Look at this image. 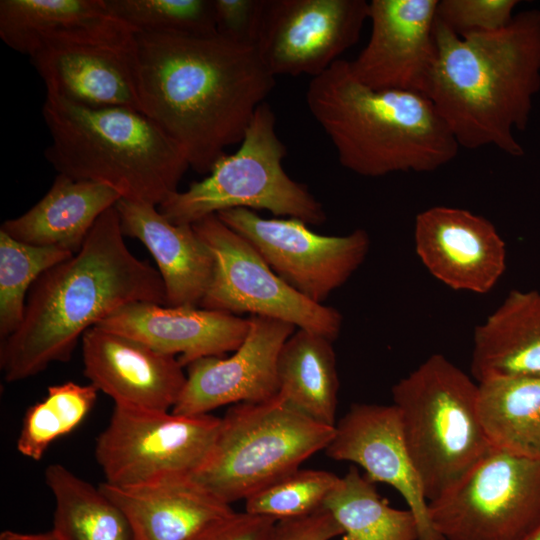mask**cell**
I'll list each match as a JSON object with an SVG mask.
<instances>
[{"label":"cell","instance_id":"cell-11","mask_svg":"<svg viewBox=\"0 0 540 540\" xmlns=\"http://www.w3.org/2000/svg\"><path fill=\"white\" fill-rule=\"evenodd\" d=\"M192 226L214 259L212 278L199 307L282 320L332 341L339 335L342 316L336 309L315 303L288 285L217 214Z\"/></svg>","mask_w":540,"mask_h":540},{"label":"cell","instance_id":"cell-19","mask_svg":"<svg viewBox=\"0 0 540 540\" xmlns=\"http://www.w3.org/2000/svg\"><path fill=\"white\" fill-rule=\"evenodd\" d=\"M95 326L138 340L154 350L178 355L181 365L234 352L246 338L249 318L203 309L151 302L125 305Z\"/></svg>","mask_w":540,"mask_h":540},{"label":"cell","instance_id":"cell-24","mask_svg":"<svg viewBox=\"0 0 540 540\" xmlns=\"http://www.w3.org/2000/svg\"><path fill=\"white\" fill-rule=\"evenodd\" d=\"M120 199V194L109 186L58 174L33 207L5 220L0 230L23 243L75 254L98 218Z\"/></svg>","mask_w":540,"mask_h":540},{"label":"cell","instance_id":"cell-25","mask_svg":"<svg viewBox=\"0 0 540 540\" xmlns=\"http://www.w3.org/2000/svg\"><path fill=\"white\" fill-rule=\"evenodd\" d=\"M471 373L477 383L501 377H540V291H510L477 325Z\"/></svg>","mask_w":540,"mask_h":540},{"label":"cell","instance_id":"cell-33","mask_svg":"<svg viewBox=\"0 0 540 540\" xmlns=\"http://www.w3.org/2000/svg\"><path fill=\"white\" fill-rule=\"evenodd\" d=\"M135 32L209 35L216 32L213 0H106Z\"/></svg>","mask_w":540,"mask_h":540},{"label":"cell","instance_id":"cell-23","mask_svg":"<svg viewBox=\"0 0 540 540\" xmlns=\"http://www.w3.org/2000/svg\"><path fill=\"white\" fill-rule=\"evenodd\" d=\"M124 236L138 239L155 259L168 307H199L214 259L192 225L173 224L156 206L121 198L115 205Z\"/></svg>","mask_w":540,"mask_h":540},{"label":"cell","instance_id":"cell-32","mask_svg":"<svg viewBox=\"0 0 540 540\" xmlns=\"http://www.w3.org/2000/svg\"><path fill=\"white\" fill-rule=\"evenodd\" d=\"M337 475L312 469H297L245 499V512L275 521L312 515L340 483Z\"/></svg>","mask_w":540,"mask_h":540},{"label":"cell","instance_id":"cell-1","mask_svg":"<svg viewBox=\"0 0 540 540\" xmlns=\"http://www.w3.org/2000/svg\"><path fill=\"white\" fill-rule=\"evenodd\" d=\"M140 111L209 173L240 144L275 77L254 45L209 35L135 34Z\"/></svg>","mask_w":540,"mask_h":540},{"label":"cell","instance_id":"cell-6","mask_svg":"<svg viewBox=\"0 0 540 540\" xmlns=\"http://www.w3.org/2000/svg\"><path fill=\"white\" fill-rule=\"evenodd\" d=\"M405 442L428 503L491 449L478 411V383L433 354L392 387Z\"/></svg>","mask_w":540,"mask_h":540},{"label":"cell","instance_id":"cell-16","mask_svg":"<svg viewBox=\"0 0 540 540\" xmlns=\"http://www.w3.org/2000/svg\"><path fill=\"white\" fill-rule=\"evenodd\" d=\"M414 243L430 274L454 290L488 293L506 269V244L496 227L463 208L433 206L417 214Z\"/></svg>","mask_w":540,"mask_h":540},{"label":"cell","instance_id":"cell-13","mask_svg":"<svg viewBox=\"0 0 540 540\" xmlns=\"http://www.w3.org/2000/svg\"><path fill=\"white\" fill-rule=\"evenodd\" d=\"M368 15L365 0H265L255 47L274 77L312 79L358 41Z\"/></svg>","mask_w":540,"mask_h":540},{"label":"cell","instance_id":"cell-15","mask_svg":"<svg viewBox=\"0 0 540 540\" xmlns=\"http://www.w3.org/2000/svg\"><path fill=\"white\" fill-rule=\"evenodd\" d=\"M249 331L228 358H200L188 367L184 389L172 409L181 415L209 414L228 404L259 403L278 394L277 361L295 326L250 315Z\"/></svg>","mask_w":540,"mask_h":540},{"label":"cell","instance_id":"cell-39","mask_svg":"<svg viewBox=\"0 0 540 540\" xmlns=\"http://www.w3.org/2000/svg\"><path fill=\"white\" fill-rule=\"evenodd\" d=\"M521 540H540V526Z\"/></svg>","mask_w":540,"mask_h":540},{"label":"cell","instance_id":"cell-30","mask_svg":"<svg viewBox=\"0 0 540 540\" xmlns=\"http://www.w3.org/2000/svg\"><path fill=\"white\" fill-rule=\"evenodd\" d=\"M98 390L92 384L65 382L48 388L43 400L27 408L17 439V450L40 460L49 446L76 429L93 409Z\"/></svg>","mask_w":540,"mask_h":540},{"label":"cell","instance_id":"cell-12","mask_svg":"<svg viewBox=\"0 0 540 540\" xmlns=\"http://www.w3.org/2000/svg\"><path fill=\"white\" fill-rule=\"evenodd\" d=\"M217 216L248 240L288 285L318 304L352 276L370 247L364 229L343 236L321 235L299 219L263 218L245 208Z\"/></svg>","mask_w":540,"mask_h":540},{"label":"cell","instance_id":"cell-27","mask_svg":"<svg viewBox=\"0 0 540 540\" xmlns=\"http://www.w3.org/2000/svg\"><path fill=\"white\" fill-rule=\"evenodd\" d=\"M478 411L491 448L540 460V377L479 382Z\"/></svg>","mask_w":540,"mask_h":540},{"label":"cell","instance_id":"cell-8","mask_svg":"<svg viewBox=\"0 0 540 540\" xmlns=\"http://www.w3.org/2000/svg\"><path fill=\"white\" fill-rule=\"evenodd\" d=\"M286 147L276 133V117L266 102L256 110L238 150L225 154L201 181L177 191L158 207L173 224L193 225L225 210H267L308 225L325 222L322 204L293 180L282 161Z\"/></svg>","mask_w":540,"mask_h":540},{"label":"cell","instance_id":"cell-18","mask_svg":"<svg viewBox=\"0 0 540 540\" xmlns=\"http://www.w3.org/2000/svg\"><path fill=\"white\" fill-rule=\"evenodd\" d=\"M81 341L85 377L115 405L173 409L187 378L177 357L97 326L88 329Z\"/></svg>","mask_w":540,"mask_h":540},{"label":"cell","instance_id":"cell-4","mask_svg":"<svg viewBox=\"0 0 540 540\" xmlns=\"http://www.w3.org/2000/svg\"><path fill=\"white\" fill-rule=\"evenodd\" d=\"M306 103L340 164L361 176L433 172L460 148L426 95L369 88L353 76L347 60L310 80Z\"/></svg>","mask_w":540,"mask_h":540},{"label":"cell","instance_id":"cell-36","mask_svg":"<svg viewBox=\"0 0 540 540\" xmlns=\"http://www.w3.org/2000/svg\"><path fill=\"white\" fill-rule=\"evenodd\" d=\"M343 529L326 509L312 515L277 521L272 540H331Z\"/></svg>","mask_w":540,"mask_h":540},{"label":"cell","instance_id":"cell-37","mask_svg":"<svg viewBox=\"0 0 540 540\" xmlns=\"http://www.w3.org/2000/svg\"><path fill=\"white\" fill-rule=\"evenodd\" d=\"M276 522L245 511L234 512L196 540H272Z\"/></svg>","mask_w":540,"mask_h":540},{"label":"cell","instance_id":"cell-38","mask_svg":"<svg viewBox=\"0 0 540 540\" xmlns=\"http://www.w3.org/2000/svg\"><path fill=\"white\" fill-rule=\"evenodd\" d=\"M0 540H60L57 534L51 530L46 533L27 534L6 530L0 534Z\"/></svg>","mask_w":540,"mask_h":540},{"label":"cell","instance_id":"cell-28","mask_svg":"<svg viewBox=\"0 0 540 540\" xmlns=\"http://www.w3.org/2000/svg\"><path fill=\"white\" fill-rule=\"evenodd\" d=\"M55 498L52 530L60 540H135L123 510L65 466L54 463L44 473Z\"/></svg>","mask_w":540,"mask_h":540},{"label":"cell","instance_id":"cell-7","mask_svg":"<svg viewBox=\"0 0 540 540\" xmlns=\"http://www.w3.org/2000/svg\"><path fill=\"white\" fill-rule=\"evenodd\" d=\"M334 427L307 417L278 394L234 404L221 418L209 459L192 478L230 505L245 500L324 450Z\"/></svg>","mask_w":540,"mask_h":540},{"label":"cell","instance_id":"cell-34","mask_svg":"<svg viewBox=\"0 0 540 540\" xmlns=\"http://www.w3.org/2000/svg\"><path fill=\"white\" fill-rule=\"evenodd\" d=\"M518 0H438L436 20L463 36L491 32L507 26Z\"/></svg>","mask_w":540,"mask_h":540},{"label":"cell","instance_id":"cell-17","mask_svg":"<svg viewBox=\"0 0 540 540\" xmlns=\"http://www.w3.org/2000/svg\"><path fill=\"white\" fill-rule=\"evenodd\" d=\"M324 450L331 459L359 465L370 482L393 487L417 520L419 540H444L432 526L428 500L394 404H353L335 424L333 437Z\"/></svg>","mask_w":540,"mask_h":540},{"label":"cell","instance_id":"cell-26","mask_svg":"<svg viewBox=\"0 0 540 540\" xmlns=\"http://www.w3.org/2000/svg\"><path fill=\"white\" fill-rule=\"evenodd\" d=\"M332 340L299 329L277 361L278 395L307 417L335 426L339 379Z\"/></svg>","mask_w":540,"mask_h":540},{"label":"cell","instance_id":"cell-3","mask_svg":"<svg viewBox=\"0 0 540 540\" xmlns=\"http://www.w3.org/2000/svg\"><path fill=\"white\" fill-rule=\"evenodd\" d=\"M427 97L459 147L524 155L514 132L529 123L540 90V10L518 12L496 31L458 36L436 20Z\"/></svg>","mask_w":540,"mask_h":540},{"label":"cell","instance_id":"cell-9","mask_svg":"<svg viewBox=\"0 0 540 540\" xmlns=\"http://www.w3.org/2000/svg\"><path fill=\"white\" fill-rule=\"evenodd\" d=\"M221 425L210 415H181L115 405L96 440L105 482L134 487L171 476H193L209 459Z\"/></svg>","mask_w":540,"mask_h":540},{"label":"cell","instance_id":"cell-31","mask_svg":"<svg viewBox=\"0 0 540 540\" xmlns=\"http://www.w3.org/2000/svg\"><path fill=\"white\" fill-rule=\"evenodd\" d=\"M73 253L36 246L11 238L0 230V339L5 340L20 325L28 292L49 268Z\"/></svg>","mask_w":540,"mask_h":540},{"label":"cell","instance_id":"cell-2","mask_svg":"<svg viewBox=\"0 0 540 540\" xmlns=\"http://www.w3.org/2000/svg\"><path fill=\"white\" fill-rule=\"evenodd\" d=\"M115 206L96 221L81 249L46 270L30 288L23 319L1 341L6 382L67 362L84 333L119 308L166 303L162 278L127 247Z\"/></svg>","mask_w":540,"mask_h":540},{"label":"cell","instance_id":"cell-20","mask_svg":"<svg viewBox=\"0 0 540 540\" xmlns=\"http://www.w3.org/2000/svg\"><path fill=\"white\" fill-rule=\"evenodd\" d=\"M30 60L47 96L91 108L140 110L135 39L125 44L50 46Z\"/></svg>","mask_w":540,"mask_h":540},{"label":"cell","instance_id":"cell-22","mask_svg":"<svg viewBox=\"0 0 540 540\" xmlns=\"http://www.w3.org/2000/svg\"><path fill=\"white\" fill-rule=\"evenodd\" d=\"M99 488L126 514L135 540H196L235 512L191 476L125 488L103 482Z\"/></svg>","mask_w":540,"mask_h":540},{"label":"cell","instance_id":"cell-10","mask_svg":"<svg viewBox=\"0 0 540 540\" xmlns=\"http://www.w3.org/2000/svg\"><path fill=\"white\" fill-rule=\"evenodd\" d=\"M428 504L444 540H521L540 526V460L491 448Z\"/></svg>","mask_w":540,"mask_h":540},{"label":"cell","instance_id":"cell-5","mask_svg":"<svg viewBox=\"0 0 540 540\" xmlns=\"http://www.w3.org/2000/svg\"><path fill=\"white\" fill-rule=\"evenodd\" d=\"M42 114L51 137L44 155L58 174L104 184L121 198L155 206L179 191L189 164L140 110L91 108L46 95Z\"/></svg>","mask_w":540,"mask_h":540},{"label":"cell","instance_id":"cell-14","mask_svg":"<svg viewBox=\"0 0 540 540\" xmlns=\"http://www.w3.org/2000/svg\"><path fill=\"white\" fill-rule=\"evenodd\" d=\"M438 0H372L366 46L349 61L353 76L375 90H402L427 96L436 61Z\"/></svg>","mask_w":540,"mask_h":540},{"label":"cell","instance_id":"cell-21","mask_svg":"<svg viewBox=\"0 0 540 540\" xmlns=\"http://www.w3.org/2000/svg\"><path fill=\"white\" fill-rule=\"evenodd\" d=\"M135 34L106 0L0 1V38L29 57L56 45L125 44Z\"/></svg>","mask_w":540,"mask_h":540},{"label":"cell","instance_id":"cell-35","mask_svg":"<svg viewBox=\"0 0 540 540\" xmlns=\"http://www.w3.org/2000/svg\"><path fill=\"white\" fill-rule=\"evenodd\" d=\"M265 0H213L216 32L234 42L254 45Z\"/></svg>","mask_w":540,"mask_h":540},{"label":"cell","instance_id":"cell-29","mask_svg":"<svg viewBox=\"0 0 540 540\" xmlns=\"http://www.w3.org/2000/svg\"><path fill=\"white\" fill-rule=\"evenodd\" d=\"M343 529L339 540H419V526L407 509L391 507L374 483L351 466L324 503Z\"/></svg>","mask_w":540,"mask_h":540}]
</instances>
